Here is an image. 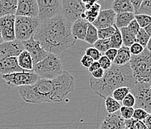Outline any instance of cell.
<instances>
[{
    "instance_id": "cell-32",
    "label": "cell",
    "mask_w": 151,
    "mask_h": 129,
    "mask_svg": "<svg viewBox=\"0 0 151 129\" xmlns=\"http://www.w3.org/2000/svg\"><path fill=\"white\" fill-rule=\"evenodd\" d=\"M135 19L142 29H145L150 23H151V16L145 14H135Z\"/></svg>"
},
{
    "instance_id": "cell-24",
    "label": "cell",
    "mask_w": 151,
    "mask_h": 129,
    "mask_svg": "<svg viewBox=\"0 0 151 129\" xmlns=\"http://www.w3.org/2000/svg\"><path fill=\"white\" fill-rule=\"evenodd\" d=\"M120 31H121V35H122L123 46H127V47H130L134 43H135L136 35L133 32H131L128 28H121Z\"/></svg>"
},
{
    "instance_id": "cell-35",
    "label": "cell",
    "mask_w": 151,
    "mask_h": 129,
    "mask_svg": "<svg viewBox=\"0 0 151 129\" xmlns=\"http://www.w3.org/2000/svg\"><path fill=\"white\" fill-rule=\"evenodd\" d=\"M85 54L91 57L94 61H98L100 57L103 56L102 53L94 47H90L85 49Z\"/></svg>"
},
{
    "instance_id": "cell-22",
    "label": "cell",
    "mask_w": 151,
    "mask_h": 129,
    "mask_svg": "<svg viewBox=\"0 0 151 129\" xmlns=\"http://www.w3.org/2000/svg\"><path fill=\"white\" fill-rule=\"evenodd\" d=\"M132 54L129 50V47L122 46L120 49H117V54L115 59L113 61V64L116 65H125L129 63L131 60Z\"/></svg>"
},
{
    "instance_id": "cell-46",
    "label": "cell",
    "mask_w": 151,
    "mask_h": 129,
    "mask_svg": "<svg viewBox=\"0 0 151 129\" xmlns=\"http://www.w3.org/2000/svg\"><path fill=\"white\" fill-rule=\"evenodd\" d=\"M104 72L105 70H103L102 68H100L92 72V77H93V78H96V79H100V78H102L103 77Z\"/></svg>"
},
{
    "instance_id": "cell-19",
    "label": "cell",
    "mask_w": 151,
    "mask_h": 129,
    "mask_svg": "<svg viewBox=\"0 0 151 129\" xmlns=\"http://www.w3.org/2000/svg\"><path fill=\"white\" fill-rule=\"evenodd\" d=\"M18 0H0V17L16 15Z\"/></svg>"
},
{
    "instance_id": "cell-49",
    "label": "cell",
    "mask_w": 151,
    "mask_h": 129,
    "mask_svg": "<svg viewBox=\"0 0 151 129\" xmlns=\"http://www.w3.org/2000/svg\"><path fill=\"white\" fill-rule=\"evenodd\" d=\"M144 123L146 124L148 129H151V113H148V116H147V118L144 120Z\"/></svg>"
},
{
    "instance_id": "cell-13",
    "label": "cell",
    "mask_w": 151,
    "mask_h": 129,
    "mask_svg": "<svg viewBox=\"0 0 151 129\" xmlns=\"http://www.w3.org/2000/svg\"><path fill=\"white\" fill-rule=\"evenodd\" d=\"M23 43L25 50H26L32 56L34 66L44 59L48 55L49 52L42 48L40 43L37 40H35L33 37L26 41H23Z\"/></svg>"
},
{
    "instance_id": "cell-23",
    "label": "cell",
    "mask_w": 151,
    "mask_h": 129,
    "mask_svg": "<svg viewBox=\"0 0 151 129\" xmlns=\"http://www.w3.org/2000/svg\"><path fill=\"white\" fill-rule=\"evenodd\" d=\"M135 19V13L126 12V13L117 14L116 15L115 26L119 29L121 28L127 27L129 24Z\"/></svg>"
},
{
    "instance_id": "cell-14",
    "label": "cell",
    "mask_w": 151,
    "mask_h": 129,
    "mask_svg": "<svg viewBox=\"0 0 151 129\" xmlns=\"http://www.w3.org/2000/svg\"><path fill=\"white\" fill-rule=\"evenodd\" d=\"M16 16L38 17L39 9L37 0H18Z\"/></svg>"
},
{
    "instance_id": "cell-33",
    "label": "cell",
    "mask_w": 151,
    "mask_h": 129,
    "mask_svg": "<svg viewBox=\"0 0 151 129\" xmlns=\"http://www.w3.org/2000/svg\"><path fill=\"white\" fill-rule=\"evenodd\" d=\"M93 47L99 50L103 54L105 53L108 49H110V40L108 39H99L96 43L93 44Z\"/></svg>"
},
{
    "instance_id": "cell-48",
    "label": "cell",
    "mask_w": 151,
    "mask_h": 129,
    "mask_svg": "<svg viewBox=\"0 0 151 129\" xmlns=\"http://www.w3.org/2000/svg\"><path fill=\"white\" fill-rule=\"evenodd\" d=\"M100 68V63H99V61H93V64H91V65L90 66V67L88 68V71L90 72H93V71H95V70H98V69Z\"/></svg>"
},
{
    "instance_id": "cell-37",
    "label": "cell",
    "mask_w": 151,
    "mask_h": 129,
    "mask_svg": "<svg viewBox=\"0 0 151 129\" xmlns=\"http://www.w3.org/2000/svg\"><path fill=\"white\" fill-rule=\"evenodd\" d=\"M137 14H145L151 16V0H145Z\"/></svg>"
},
{
    "instance_id": "cell-15",
    "label": "cell",
    "mask_w": 151,
    "mask_h": 129,
    "mask_svg": "<svg viewBox=\"0 0 151 129\" xmlns=\"http://www.w3.org/2000/svg\"><path fill=\"white\" fill-rule=\"evenodd\" d=\"M116 15L117 14L111 8L101 10L96 20L92 24L97 29L112 26L115 23Z\"/></svg>"
},
{
    "instance_id": "cell-44",
    "label": "cell",
    "mask_w": 151,
    "mask_h": 129,
    "mask_svg": "<svg viewBox=\"0 0 151 129\" xmlns=\"http://www.w3.org/2000/svg\"><path fill=\"white\" fill-rule=\"evenodd\" d=\"M117 54V49H113V48H110L109 49H108L107 51L105 52V55L113 63V61H114L115 59L116 56Z\"/></svg>"
},
{
    "instance_id": "cell-3",
    "label": "cell",
    "mask_w": 151,
    "mask_h": 129,
    "mask_svg": "<svg viewBox=\"0 0 151 129\" xmlns=\"http://www.w3.org/2000/svg\"><path fill=\"white\" fill-rule=\"evenodd\" d=\"M137 82L132 75L129 63L125 65H112L106 70L102 78H90V87L97 96L106 99L112 96L114 90L121 87H127L132 89Z\"/></svg>"
},
{
    "instance_id": "cell-53",
    "label": "cell",
    "mask_w": 151,
    "mask_h": 129,
    "mask_svg": "<svg viewBox=\"0 0 151 129\" xmlns=\"http://www.w3.org/2000/svg\"><path fill=\"white\" fill-rule=\"evenodd\" d=\"M124 129H129V128H127V127H126L125 128H124Z\"/></svg>"
},
{
    "instance_id": "cell-34",
    "label": "cell",
    "mask_w": 151,
    "mask_h": 129,
    "mask_svg": "<svg viewBox=\"0 0 151 129\" xmlns=\"http://www.w3.org/2000/svg\"><path fill=\"white\" fill-rule=\"evenodd\" d=\"M115 32V25H113L110 27L105 28V29H98V37L99 39H108L110 38Z\"/></svg>"
},
{
    "instance_id": "cell-51",
    "label": "cell",
    "mask_w": 151,
    "mask_h": 129,
    "mask_svg": "<svg viewBox=\"0 0 151 129\" xmlns=\"http://www.w3.org/2000/svg\"><path fill=\"white\" fill-rule=\"evenodd\" d=\"M146 49L150 52H151V37H150L149 41H148L147 45L146 46Z\"/></svg>"
},
{
    "instance_id": "cell-1",
    "label": "cell",
    "mask_w": 151,
    "mask_h": 129,
    "mask_svg": "<svg viewBox=\"0 0 151 129\" xmlns=\"http://www.w3.org/2000/svg\"><path fill=\"white\" fill-rule=\"evenodd\" d=\"M74 90V78L70 73L64 71L52 79L40 78L34 85L19 87L18 92L26 103H59Z\"/></svg>"
},
{
    "instance_id": "cell-16",
    "label": "cell",
    "mask_w": 151,
    "mask_h": 129,
    "mask_svg": "<svg viewBox=\"0 0 151 129\" xmlns=\"http://www.w3.org/2000/svg\"><path fill=\"white\" fill-rule=\"evenodd\" d=\"M125 120L121 116L120 111L109 113L101 123L100 129H124Z\"/></svg>"
},
{
    "instance_id": "cell-4",
    "label": "cell",
    "mask_w": 151,
    "mask_h": 129,
    "mask_svg": "<svg viewBox=\"0 0 151 129\" xmlns=\"http://www.w3.org/2000/svg\"><path fill=\"white\" fill-rule=\"evenodd\" d=\"M129 64L137 83H151V52L145 48L138 55L132 54Z\"/></svg>"
},
{
    "instance_id": "cell-7",
    "label": "cell",
    "mask_w": 151,
    "mask_h": 129,
    "mask_svg": "<svg viewBox=\"0 0 151 129\" xmlns=\"http://www.w3.org/2000/svg\"><path fill=\"white\" fill-rule=\"evenodd\" d=\"M135 96V108H142L151 113V83H136L131 89Z\"/></svg>"
},
{
    "instance_id": "cell-26",
    "label": "cell",
    "mask_w": 151,
    "mask_h": 129,
    "mask_svg": "<svg viewBox=\"0 0 151 129\" xmlns=\"http://www.w3.org/2000/svg\"><path fill=\"white\" fill-rule=\"evenodd\" d=\"M98 40V29H96L92 23H89L87 34H86L84 41L91 45H93Z\"/></svg>"
},
{
    "instance_id": "cell-9",
    "label": "cell",
    "mask_w": 151,
    "mask_h": 129,
    "mask_svg": "<svg viewBox=\"0 0 151 129\" xmlns=\"http://www.w3.org/2000/svg\"><path fill=\"white\" fill-rule=\"evenodd\" d=\"M39 9L38 17L41 21L61 14V0H37Z\"/></svg>"
},
{
    "instance_id": "cell-6",
    "label": "cell",
    "mask_w": 151,
    "mask_h": 129,
    "mask_svg": "<svg viewBox=\"0 0 151 129\" xmlns=\"http://www.w3.org/2000/svg\"><path fill=\"white\" fill-rule=\"evenodd\" d=\"M42 21L39 17L16 16L15 35L16 40L26 41L34 37Z\"/></svg>"
},
{
    "instance_id": "cell-43",
    "label": "cell",
    "mask_w": 151,
    "mask_h": 129,
    "mask_svg": "<svg viewBox=\"0 0 151 129\" xmlns=\"http://www.w3.org/2000/svg\"><path fill=\"white\" fill-rule=\"evenodd\" d=\"M127 28H128L131 32H133L135 35L138 34V32H139V30L141 29V27H140V26L138 25V22L135 20V19H134L133 20H132V22L129 24V26H127Z\"/></svg>"
},
{
    "instance_id": "cell-40",
    "label": "cell",
    "mask_w": 151,
    "mask_h": 129,
    "mask_svg": "<svg viewBox=\"0 0 151 129\" xmlns=\"http://www.w3.org/2000/svg\"><path fill=\"white\" fill-rule=\"evenodd\" d=\"M99 63H100V68H102L103 70H104L105 71L110 68L112 65V62L110 61L106 55H103L99 60Z\"/></svg>"
},
{
    "instance_id": "cell-52",
    "label": "cell",
    "mask_w": 151,
    "mask_h": 129,
    "mask_svg": "<svg viewBox=\"0 0 151 129\" xmlns=\"http://www.w3.org/2000/svg\"><path fill=\"white\" fill-rule=\"evenodd\" d=\"M3 42H4V40H3V39H2V35H1V33H0V43H3Z\"/></svg>"
},
{
    "instance_id": "cell-27",
    "label": "cell",
    "mask_w": 151,
    "mask_h": 129,
    "mask_svg": "<svg viewBox=\"0 0 151 129\" xmlns=\"http://www.w3.org/2000/svg\"><path fill=\"white\" fill-rule=\"evenodd\" d=\"M106 109L109 113H113L119 111L121 108V102H117L112 96H108L105 99Z\"/></svg>"
},
{
    "instance_id": "cell-41",
    "label": "cell",
    "mask_w": 151,
    "mask_h": 129,
    "mask_svg": "<svg viewBox=\"0 0 151 129\" xmlns=\"http://www.w3.org/2000/svg\"><path fill=\"white\" fill-rule=\"evenodd\" d=\"M129 50H130V52L132 55H138V54L143 52V51L145 50V48H144L142 45L135 42V43H134L129 47Z\"/></svg>"
},
{
    "instance_id": "cell-47",
    "label": "cell",
    "mask_w": 151,
    "mask_h": 129,
    "mask_svg": "<svg viewBox=\"0 0 151 129\" xmlns=\"http://www.w3.org/2000/svg\"><path fill=\"white\" fill-rule=\"evenodd\" d=\"M98 1L99 0H82V2L84 3V5H85V8H86V10H87V9H89L92 5L97 3Z\"/></svg>"
},
{
    "instance_id": "cell-18",
    "label": "cell",
    "mask_w": 151,
    "mask_h": 129,
    "mask_svg": "<svg viewBox=\"0 0 151 129\" xmlns=\"http://www.w3.org/2000/svg\"><path fill=\"white\" fill-rule=\"evenodd\" d=\"M89 22L85 19L79 18L74 21L71 26L72 34L76 40H85Z\"/></svg>"
},
{
    "instance_id": "cell-38",
    "label": "cell",
    "mask_w": 151,
    "mask_h": 129,
    "mask_svg": "<svg viewBox=\"0 0 151 129\" xmlns=\"http://www.w3.org/2000/svg\"><path fill=\"white\" fill-rule=\"evenodd\" d=\"M121 102H122L123 106H125V107H129V108H134L135 104V96H134L133 94L130 92L129 94L127 95V96L123 99V101Z\"/></svg>"
},
{
    "instance_id": "cell-45",
    "label": "cell",
    "mask_w": 151,
    "mask_h": 129,
    "mask_svg": "<svg viewBox=\"0 0 151 129\" xmlns=\"http://www.w3.org/2000/svg\"><path fill=\"white\" fill-rule=\"evenodd\" d=\"M144 1L145 0H130L131 3H132L134 10H135V14H136L138 13V10H139L140 7L142 6Z\"/></svg>"
},
{
    "instance_id": "cell-28",
    "label": "cell",
    "mask_w": 151,
    "mask_h": 129,
    "mask_svg": "<svg viewBox=\"0 0 151 129\" xmlns=\"http://www.w3.org/2000/svg\"><path fill=\"white\" fill-rule=\"evenodd\" d=\"M115 25V24H114ZM110 40V48L113 49H120L123 46L122 35H121V31L117 26H115V32L113 35L109 38Z\"/></svg>"
},
{
    "instance_id": "cell-36",
    "label": "cell",
    "mask_w": 151,
    "mask_h": 129,
    "mask_svg": "<svg viewBox=\"0 0 151 129\" xmlns=\"http://www.w3.org/2000/svg\"><path fill=\"white\" fill-rule=\"evenodd\" d=\"M134 108H129V107H125V106H121V109H120V113H121V116L125 120H130L132 118L134 113Z\"/></svg>"
},
{
    "instance_id": "cell-8",
    "label": "cell",
    "mask_w": 151,
    "mask_h": 129,
    "mask_svg": "<svg viewBox=\"0 0 151 129\" xmlns=\"http://www.w3.org/2000/svg\"><path fill=\"white\" fill-rule=\"evenodd\" d=\"M5 83L10 87H23L35 84L39 79V76L34 72H17L8 75H2Z\"/></svg>"
},
{
    "instance_id": "cell-20",
    "label": "cell",
    "mask_w": 151,
    "mask_h": 129,
    "mask_svg": "<svg viewBox=\"0 0 151 129\" xmlns=\"http://www.w3.org/2000/svg\"><path fill=\"white\" fill-rule=\"evenodd\" d=\"M111 9L116 14L132 12L135 13L133 6L131 3L130 0H114L111 5Z\"/></svg>"
},
{
    "instance_id": "cell-21",
    "label": "cell",
    "mask_w": 151,
    "mask_h": 129,
    "mask_svg": "<svg viewBox=\"0 0 151 129\" xmlns=\"http://www.w3.org/2000/svg\"><path fill=\"white\" fill-rule=\"evenodd\" d=\"M18 64L19 67L26 72L33 71L34 68V63L32 60V56L26 50H23L17 57Z\"/></svg>"
},
{
    "instance_id": "cell-11",
    "label": "cell",
    "mask_w": 151,
    "mask_h": 129,
    "mask_svg": "<svg viewBox=\"0 0 151 129\" xmlns=\"http://www.w3.org/2000/svg\"><path fill=\"white\" fill-rule=\"evenodd\" d=\"M15 19L16 15H7L0 17V33L4 42L16 40Z\"/></svg>"
},
{
    "instance_id": "cell-2",
    "label": "cell",
    "mask_w": 151,
    "mask_h": 129,
    "mask_svg": "<svg viewBox=\"0 0 151 129\" xmlns=\"http://www.w3.org/2000/svg\"><path fill=\"white\" fill-rule=\"evenodd\" d=\"M72 23L61 14L42 21L33 38L49 53L58 55L76 44L71 32Z\"/></svg>"
},
{
    "instance_id": "cell-42",
    "label": "cell",
    "mask_w": 151,
    "mask_h": 129,
    "mask_svg": "<svg viewBox=\"0 0 151 129\" xmlns=\"http://www.w3.org/2000/svg\"><path fill=\"white\" fill-rule=\"evenodd\" d=\"M93 61H94L92 59L91 57H89V56H88L87 54H85L82 56V58H81L80 60L81 64H82L84 67H85V68H88V67L93 64Z\"/></svg>"
},
{
    "instance_id": "cell-50",
    "label": "cell",
    "mask_w": 151,
    "mask_h": 129,
    "mask_svg": "<svg viewBox=\"0 0 151 129\" xmlns=\"http://www.w3.org/2000/svg\"><path fill=\"white\" fill-rule=\"evenodd\" d=\"M145 32L147 33V34L149 35L150 37H151V23H150L147 27L145 28Z\"/></svg>"
},
{
    "instance_id": "cell-30",
    "label": "cell",
    "mask_w": 151,
    "mask_h": 129,
    "mask_svg": "<svg viewBox=\"0 0 151 129\" xmlns=\"http://www.w3.org/2000/svg\"><path fill=\"white\" fill-rule=\"evenodd\" d=\"M125 125L129 129H148L144 121L133 118L125 120Z\"/></svg>"
},
{
    "instance_id": "cell-12",
    "label": "cell",
    "mask_w": 151,
    "mask_h": 129,
    "mask_svg": "<svg viewBox=\"0 0 151 129\" xmlns=\"http://www.w3.org/2000/svg\"><path fill=\"white\" fill-rule=\"evenodd\" d=\"M25 50L23 42L14 40L0 43V62L9 57H18Z\"/></svg>"
},
{
    "instance_id": "cell-5",
    "label": "cell",
    "mask_w": 151,
    "mask_h": 129,
    "mask_svg": "<svg viewBox=\"0 0 151 129\" xmlns=\"http://www.w3.org/2000/svg\"><path fill=\"white\" fill-rule=\"evenodd\" d=\"M33 71L39 78L52 79L64 72L63 64L58 55L49 53L48 55L34 66Z\"/></svg>"
},
{
    "instance_id": "cell-39",
    "label": "cell",
    "mask_w": 151,
    "mask_h": 129,
    "mask_svg": "<svg viewBox=\"0 0 151 129\" xmlns=\"http://www.w3.org/2000/svg\"><path fill=\"white\" fill-rule=\"evenodd\" d=\"M148 116V113L142 108H135L134 110L133 116L132 118L138 120H142L144 121L145 119L147 118V116Z\"/></svg>"
},
{
    "instance_id": "cell-25",
    "label": "cell",
    "mask_w": 151,
    "mask_h": 129,
    "mask_svg": "<svg viewBox=\"0 0 151 129\" xmlns=\"http://www.w3.org/2000/svg\"><path fill=\"white\" fill-rule=\"evenodd\" d=\"M100 11H101V5L99 3L94 4L89 9H87L85 11V19L89 23H93L98 16Z\"/></svg>"
},
{
    "instance_id": "cell-29",
    "label": "cell",
    "mask_w": 151,
    "mask_h": 129,
    "mask_svg": "<svg viewBox=\"0 0 151 129\" xmlns=\"http://www.w3.org/2000/svg\"><path fill=\"white\" fill-rule=\"evenodd\" d=\"M131 90L127 87H118L114 90L111 96L117 102H121L127 96V95L129 94Z\"/></svg>"
},
{
    "instance_id": "cell-31",
    "label": "cell",
    "mask_w": 151,
    "mask_h": 129,
    "mask_svg": "<svg viewBox=\"0 0 151 129\" xmlns=\"http://www.w3.org/2000/svg\"><path fill=\"white\" fill-rule=\"evenodd\" d=\"M150 36L147 34L146 32H145V29H142L139 30L138 34H136V39H135V42L139 44L142 45L144 48H146L147 45L148 41H149Z\"/></svg>"
},
{
    "instance_id": "cell-10",
    "label": "cell",
    "mask_w": 151,
    "mask_h": 129,
    "mask_svg": "<svg viewBox=\"0 0 151 129\" xmlns=\"http://www.w3.org/2000/svg\"><path fill=\"white\" fill-rule=\"evenodd\" d=\"M62 11L61 15L71 23L81 17L86 11L82 0H61Z\"/></svg>"
},
{
    "instance_id": "cell-17",
    "label": "cell",
    "mask_w": 151,
    "mask_h": 129,
    "mask_svg": "<svg viewBox=\"0 0 151 129\" xmlns=\"http://www.w3.org/2000/svg\"><path fill=\"white\" fill-rule=\"evenodd\" d=\"M23 71L18 64L17 57H7L0 62V74L2 75Z\"/></svg>"
}]
</instances>
